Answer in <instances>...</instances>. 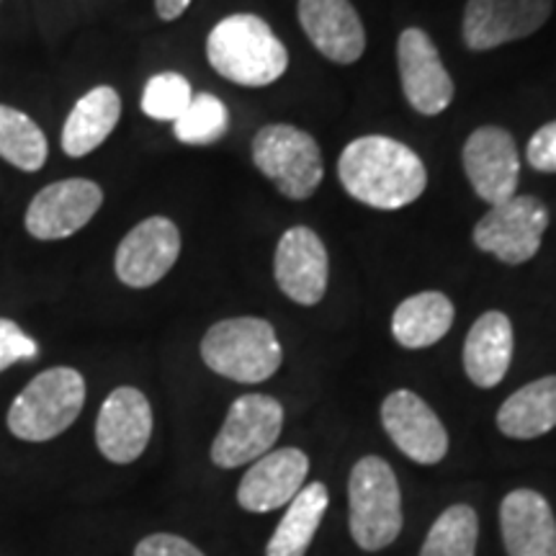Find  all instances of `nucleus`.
I'll list each match as a JSON object with an SVG mask.
<instances>
[{
    "label": "nucleus",
    "instance_id": "f03ea898",
    "mask_svg": "<svg viewBox=\"0 0 556 556\" xmlns=\"http://www.w3.org/2000/svg\"><path fill=\"white\" fill-rule=\"evenodd\" d=\"M206 60L222 78L245 88L270 86L287 73L289 52L255 13H232L206 37Z\"/></svg>",
    "mask_w": 556,
    "mask_h": 556
},
{
    "label": "nucleus",
    "instance_id": "a211bd4d",
    "mask_svg": "<svg viewBox=\"0 0 556 556\" xmlns=\"http://www.w3.org/2000/svg\"><path fill=\"white\" fill-rule=\"evenodd\" d=\"M309 475V458L299 448L268 451L245 471L238 486V503L248 513H270L289 505Z\"/></svg>",
    "mask_w": 556,
    "mask_h": 556
},
{
    "label": "nucleus",
    "instance_id": "4468645a",
    "mask_svg": "<svg viewBox=\"0 0 556 556\" xmlns=\"http://www.w3.org/2000/svg\"><path fill=\"white\" fill-rule=\"evenodd\" d=\"M278 289L302 307H315L328 291V248L309 227H291L281 235L274 258Z\"/></svg>",
    "mask_w": 556,
    "mask_h": 556
},
{
    "label": "nucleus",
    "instance_id": "aec40b11",
    "mask_svg": "<svg viewBox=\"0 0 556 556\" xmlns=\"http://www.w3.org/2000/svg\"><path fill=\"white\" fill-rule=\"evenodd\" d=\"M513 323L503 312H484L464 343V368L477 387L492 389L505 379L513 361Z\"/></svg>",
    "mask_w": 556,
    "mask_h": 556
},
{
    "label": "nucleus",
    "instance_id": "dca6fc26",
    "mask_svg": "<svg viewBox=\"0 0 556 556\" xmlns=\"http://www.w3.org/2000/svg\"><path fill=\"white\" fill-rule=\"evenodd\" d=\"M152 438L150 400L135 387H119L103 400L96 420V446L111 464H131Z\"/></svg>",
    "mask_w": 556,
    "mask_h": 556
},
{
    "label": "nucleus",
    "instance_id": "423d86ee",
    "mask_svg": "<svg viewBox=\"0 0 556 556\" xmlns=\"http://www.w3.org/2000/svg\"><path fill=\"white\" fill-rule=\"evenodd\" d=\"M253 165L291 201H304L325 178L323 152L309 131L268 124L253 137Z\"/></svg>",
    "mask_w": 556,
    "mask_h": 556
},
{
    "label": "nucleus",
    "instance_id": "393cba45",
    "mask_svg": "<svg viewBox=\"0 0 556 556\" xmlns=\"http://www.w3.org/2000/svg\"><path fill=\"white\" fill-rule=\"evenodd\" d=\"M0 157L24 173L41 170L50 157V144L39 124L5 103H0Z\"/></svg>",
    "mask_w": 556,
    "mask_h": 556
},
{
    "label": "nucleus",
    "instance_id": "0eeeda50",
    "mask_svg": "<svg viewBox=\"0 0 556 556\" xmlns=\"http://www.w3.org/2000/svg\"><path fill=\"white\" fill-rule=\"evenodd\" d=\"M283 407L268 394H242L229 405L212 443V462L219 469H238L266 456L281 435Z\"/></svg>",
    "mask_w": 556,
    "mask_h": 556
},
{
    "label": "nucleus",
    "instance_id": "2eb2a0df",
    "mask_svg": "<svg viewBox=\"0 0 556 556\" xmlns=\"http://www.w3.org/2000/svg\"><path fill=\"white\" fill-rule=\"evenodd\" d=\"M381 422L394 446L422 467H433L446 456V428L428 402L409 389H397L389 394L381 405Z\"/></svg>",
    "mask_w": 556,
    "mask_h": 556
},
{
    "label": "nucleus",
    "instance_id": "c85d7f7f",
    "mask_svg": "<svg viewBox=\"0 0 556 556\" xmlns=\"http://www.w3.org/2000/svg\"><path fill=\"white\" fill-rule=\"evenodd\" d=\"M39 353V345L18 328L13 319L0 317V371L11 368L18 361L34 358Z\"/></svg>",
    "mask_w": 556,
    "mask_h": 556
},
{
    "label": "nucleus",
    "instance_id": "4be33fe9",
    "mask_svg": "<svg viewBox=\"0 0 556 556\" xmlns=\"http://www.w3.org/2000/svg\"><path fill=\"white\" fill-rule=\"evenodd\" d=\"M456 309L454 302L441 291H420V294L405 299L392 315V336L402 348L417 351L430 348L438 340L446 338L454 325Z\"/></svg>",
    "mask_w": 556,
    "mask_h": 556
},
{
    "label": "nucleus",
    "instance_id": "5701e85b",
    "mask_svg": "<svg viewBox=\"0 0 556 556\" xmlns=\"http://www.w3.org/2000/svg\"><path fill=\"white\" fill-rule=\"evenodd\" d=\"M497 428L507 438L531 441L556 428V377L520 387L497 409Z\"/></svg>",
    "mask_w": 556,
    "mask_h": 556
},
{
    "label": "nucleus",
    "instance_id": "c756f323",
    "mask_svg": "<svg viewBox=\"0 0 556 556\" xmlns=\"http://www.w3.org/2000/svg\"><path fill=\"white\" fill-rule=\"evenodd\" d=\"M526 157L533 170L556 173V122H548L531 137Z\"/></svg>",
    "mask_w": 556,
    "mask_h": 556
},
{
    "label": "nucleus",
    "instance_id": "b1692460",
    "mask_svg": "<svg viewBox=\"0 0 556 556\" xmlns=\"http://www.w3.org/2000/svg\"><path fill=\"white\" fill-rule=\"evenodd\" d=\"M330 492L323 482H312L299 490V495L289 503L287 516L270 536L266 556H304L315 539L325 510H328Z\"/></svg>",
    "mask_w": 556,
    "mask_h": 556
},
{
    "label": "nucleus",
    "instance_id": "ddd939ff",
    "mask_svg": "<svg viewBox=\"0 0 556 556\" xmlns=\"http://www.w3.org/2000/svg\"><path fill=\"white\" fill-rule=\"evenodd\" d=\"M471 189L490 206L518 193L520 157L516 139L503 127H479L469 135L462 152Z\"/></svg>",
    "mask_w": 556,
    "mask_h": 556
},
{
    "label": "nucleus",
    "instance_id": "9b49d317",
    "mask_svg": "<svg viewBox=\"0 0 556 556\" xmlns=\"http://www.w3.org/2000/svg\"><path fill=\"white\" fill-rule=\"evenodd\" d=\"M180 255V229L168 217H148L131 227L114 255V270L129 289L163 281Z\"/></svg>",
    "mask_w": 556,
    "mask_h": 556
},
{
    "label": "nucleus",
    "instance_id": "1a4fd4ad",
    "mask_svg": "<svg viewBox=\"0 0 556 556\" xmlns=\"http://www.w3.org/2000/svg\"><path fill=\"white\" fill-rule=\"evenodd\" d=\"M103 206V189L90 178H65L45 186L26 208V232L34 240L54 242L80 232Z\"/></svg>",
    "mask_w": 556,
    "mask_h": 556
},
{
    "label": "nucleus",
    "instance_id": "a878e982",
    "mask_svg": "<svg viewBox=\"0 0 556 556\" xmlns=\"http://www.w3.org/2000/svg\"><path fill=\"white\" fill-rule=\"evenodd\" d=\"M479 520L475 507L451 505L430 526L420 556H475Z\"/></svg>",
    "mask_w": 556,
    "mask_h": 556
},
{
    "label": "nucleus",
    "instance_id": "7c9ffc66",
    "mask_svg": "<svg viewBox=\"0 0 556 556\" xmlns=\"http://www.w3.org/2000/svg\"><path fill=\"white\" fill-rule=\"evenodd\" d=\"M135 556H206L191 541L176 536V533H152L142 539L135 548Z\"/></svg>",
    "mask_w": 556,
    "mask_h": 556
},
{
    "label": "nucleus",
    "instance_id": "412c9836",
    "mask_svg": "<svg viewBox=\"0 0 556 556\" xmlns=\"http://www.w3.org/2000/svg\"><path fill=\"white\" fill-rule=\"evenodd\" d=\"M122 116V99L111 86H96L75 101L62 127V152L67 157H86L99 150L116 129Z\"/></svg>",
    "mask_w": 556,
    "mask_h": 556
},
{
    "label": "nucleus",
    "instance_id": "7ed1b4c3",
    "mask_svg": "<svg viewBox=\"0 0 556 556\" xmlns=\"http://www.w3.org/2000/svg\"><path fill=\"white\" fill-rule=\"evenodd\" d=\"M86 405V379L78 368L54 366L34 377L9 409V430L18 441L45 443L65 433Z\"/></svg>",
    "mask_w": 556,
    "mask_h": 556
},
{
    "label": "nucleus",
    "instance_id": "6e6552de",
    "mask_svg": "<svg viewBox=\"0 0 556 556\" xmlns=\"http://www.w3.org/2000/svg\"><path fill=\"white\" fill-rule=\"evenodd\" d=\"M548 227V208L536 197H513L477 222L471 240L482 253L495 255L507 266H523L539 253Z\"/></svg>",
    "mask_w": 556,
    "mask_h": 556
},
{
    "label": "nucleus",
    "instance_id": "9d476101",
    "mask_svg": "<svg viewBox=\"0 0 556 556\" xmlns=\"http://www.w3.org/2000/svg\"><path fill=\"white\" fill-rule=\"evenodd\" d=\"M554 0H469L462 37L467 50L486 52L526 39L546 24Z\"/></svg>",
    "mask_w": 556,
    "mask_h": 556
},
{
    "label": "nucleus",
    "instance_id": "f257e3e1",
    "mask_svg": "<svg viewBox=\"0 0 556 556\" xmlns=\"http://www.w3.org/2000/svg\"><path fill=\"white\" fill-rule=\"evenodd\" d=\"M338 176L348 197L381 212L409 206L428 186L417 152L381 135L353 139L338 160Z\"/></svg>",
    "mask_w": 556,
    "mask_h": 556
},
{
    "label": "nucleus",
    "instance_id": "2f4dec72",
    "mask_svg": "<svg viewBox=\"0 0 556 556\" xmlns=\"http://www.w3.org/2000/svg\"><path fill=\"white\" fill-rule=\"evenodd\" d=\"M193 0H155V11L163 21H176L189 11Z\"/></svg>",
    "mask_w": 556,
    "mask_h": 556
},
{
    "label": "nucleus",
    "instance_id": "39448f33",
    "mask_svg": "<svg viewBox=\"0 0 556 556\" xmlns=\"http://www.w3.org/2000/svg\"><path fill=\"white\" fill-rule=\"evenodd\" d=\"M348 526L364 552L387 548L402 531V492L384 458L364 456L348 479Z\"/></svg>",
    "mask_w": 556,
    "mask_h": 556
},
{
    "label": "nucleus",
    "instance_id": "f3484780",
    "mask_svg": "<svg viewBox=\"0 0 556 556\" xmlns=\"http://www.w3.org/2000/svg\"><path fill=\"white\" fill-rule=\"evenodd\" d=\"M299 24L315 50L336 65H353L366 50V31L351 0H299Z\"/></svg>",
    "mask_w": 556,
    "mask_h": 556
},
{
    "label": "nucleus",
    "instance_id": "bb28decb",
    "mask_svg": "<svg viewBox=\"0 0 556 556\" xmlns=\"http://www.w3.org/2000/svg\"><path fill=\"white\" fill-rule=\"evenodd\" d=\"M229 129V111L217 96L197 93L189 103V109L173 122L176 139L184 144H214L227 135Z\"/></svg>",
    "mask_w": 556,
    "mask_h": 556
},
{
    "label": "nucleus",
    "instance_id": "cd10ccee",
    "mask_svg": "<svg viewBox=\"0 0 556 556\" xmlns=\"http://www.w3.org/2000/svg\"><path fill=\"white\" fill-rule=\"evenodd\" d=\"M193 99L191 83L180 73H157L142 90L144 114L155 122H176Z\"/></svg>",
    "mask_w": 556,
    "mask_h": 556
},
{
    "label": "nucleus",
    "instance_id": "20e7f679",
    "mask_svg": "<svg viewBox=\"0 0 556 556\" xmlns=\"http://www.w3.org/2000/svg\"><path fill=\"white\" fill-rule=\"evenodd\" d=\"M201 358L219 377L240 384H261L281 368L283 351L268 319L229 317L206 330Z\"/></svg>",
    "mask_w": 556,
    "mask_h": 556
},
{
    "label": "nucleus",
    "instance_id": "f8f14e48",
    "mask_svg": "<svg viewBox=\"0 0 556 556\" xmlns=\"http://www.w3.org/2000/svg\"><path fill=\"white\" fill-rule=\"evenodd\" d=\"M397 65L405 99L417 114L438 116L451 106L456 88L430 34L417 26L402 31L397 39Z\"/></svg>",
    "mask_w": 556,
    "mask_h": 556
},
{
    "label": "nucleus",
    "instance_id": "6ab92c4d",
    "mask_svg": "<svg viewBox=\"0 0 556 556\" xmlns=\"http://www.w3.org/2000/svg\"><path fill=\"white\" fill-rule=\"evenodd\" d=\"M500 528L510 556H556V518L539 492H510L500 505Z\"/></svg>",
    "mask_w": 556,
    "mask_h": 556
}]
</instances>
